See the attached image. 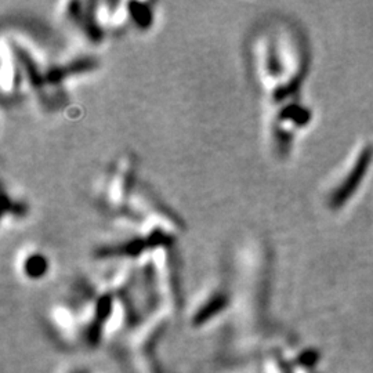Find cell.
<instances>
[{
	"label": "cell",
	"mask_w": 373,
	"mask_h": 373,
	"mask_svg": "<svg viewBox=\"0 0 373 373\" xmlns=\"http://www.w3.org/2000/svg\"><path fill=\"white\" fill-rule=\"evenodd\" d=\"M372 155L371 147L365 148L361 153L360 158L357 159L354 168L352 169V172L349 173L346 180L339 186V188L335 191V193L332 195V198H331L332 207L336 209V207L343 206L350 199V196L357 191V188L361 184V182L364 180V177L370 169V165L372 162Z\"/></svg>",
	"instance_id": "1"
}]
</instances>
